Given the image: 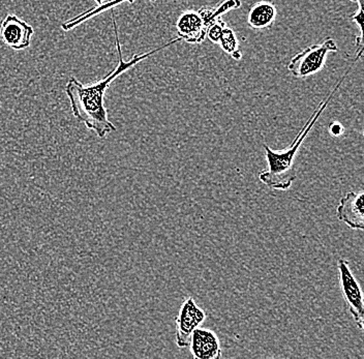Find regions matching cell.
Instances as JSON below:
<instances>
[{"instance_id": "11", "label": "cell", "mask_w": 364, "mask_h": 359, "mask_svg": "<svg viewBox=\"0 0 364 359\" xmlns=\"http://www.w3.org/2000/svg\"><path fill=\"white\" fill-rule=\"evenodd\" d=\"M97 2V6L95 8L90 9L87 12L81 14V15L77 16L74 19L68 20V22L61 25L63 31H72L75 27L78 25L83 23V22L87 21L90 18L95 17V16L100 15V14L105 12V11L109 10V9L115 8V6H119L124 1H129V4H134L135 0H95Z\"/></svg>"}, {"instance_id": "16", "label": "cell", "mask_w": 364, "mask_h": 359, "mask_svg": "<svg viewBox=\"0 0 364 359\" xmlns=\"http://www.w3.org/2000/svg\"><path fill=\"white\" fill-rule=\"evenodd\" d=\"M329 131L332 135L338 137V136H341L343 133V127L341 126L340 122H334L333 124H330Z\"/></svg>"}, {"instance_id": "8", "label": "cell", "mask_w": 364, "mask_h": 359, "mask_svg": "<svg viewBox=\"0 0 364 359\" xmlns=\"http://www.w3.org/2000/svg\"><path fill=\"white\" fill-rule=\"evenodd\" d=\"M191 352L196 359H220L222 347L218 336L210 329L198 327L191 340Z\"/></svg>"}, {"instance_id": "9", "label": "cell", "mask_w": 364, "mask_h": 359, "mask_svg": "<svg viewBox=\"0 0 364 359\" xmlns=\"http://www.w3.org/2000/svg\"><path fill=\"white\" fill-rule=\"evenodd\" d=\"M177 35L191 44H201L206 38L207 26L199 12L186 11L176 22Z\"/></svg>"}, {"instance_id": "3", "label": "cell", "mask_w": 364, "mask_h": 359, "mask_svg": "<svg viewBox=\"0 0 364 359\" xmlns=\"http://www.w3.org/2000/svg\"><path fill=\"white\" fill-rule=\"evenodd\" d=\"M338 45L333 38H327L318 45H311L291 59L288 70L295 78L304 79L317 74L324 67L330 52L338 51Z\"/></svg>"}, {"instance_id": "10", "label": "cell", "mask_w": 364, "mask_h": 359, "mask_svg": "<svg viewBox=\"0 0 364 359\" xmlns=\"http://www.w3.org/2000/svg\"><path fill=\"white\" fill-rule=\"evenodd\" d=\"M277 11L269 1H259L252 4L247 14V23L254 29L270 28L277 19Z\"/></svg>"}, {"instance_id": "14", "label": "cell", "mask_w": 364, "mask_h": 359, "mask_svg": "<svg viewBox=\"0 0 364 359\" xmlns=\"http://www.w3.org/2000/svg\"><path fill=\"white\" fill-rule=\"evenodd\" d=\"M352 1L356 2L358 6V11L356 13L353 14L350 19L352 20L354 23L358 26L359 33L360 35L356 38V60L359 58H363V46H364V33H363V1L364 0H352Z\"/></svg>"}, {"instance_id": "6", "label": "cell", "mask_w": 364, "mask_h": 359, "mask_svg": "<svg viewBox=\"0 0 364 359\" xmlns=\"http://www.w3.org/2000/svg\"><path fill=\"white\" fill-rule=\"evenodd\" d=\"M33 33L31 25L11 14L2 20L0 25V38L2 43L17 51L31 46Z\"/></svg>"}, {"instance_id": "2", "label": "cell", "mask_w": 364, "mask_h": 359, "mask_svg": "<svg viewBox=\"0 0 364 359\" xmlns=\"http://www.w3.org/2000/svg\"><path fill=\"white\" fill-rule=\"evenodd\" d=\"M347 75L348 72L341 77V81L336 84V87L330 93L326 101L321 102L317 110L307 120L306 124L299 132L290 147L284 149V151H272L268 145L264 144V151H265L266 159H267L268 170H263L259 173V178L264 185L277 191H287L292 186L296 178H297L295 159L300 147H301L302 142L306 139L313 127L315 126L318 117L328 106L330 100L332 99L334 93L338 92Z\"/></svg>"}, {"instance_id": "4", "label": "cell", "mask_w": 364, "mask_h": 359, "mask_svg": "<svg viewBox=\"0 0 364 359\" xmlns=\"http://www.w3.org/2000/svg\"><path fill=\"white\" fill-rule=\"evenodd\" d=\"M338 274H340V283L341 292L348 311L354 318L355 323L361 331L363 329L364 306L363 294L357 279L353 274L349 262L345 259L338 261Z\"/></svg>"}, {"instance_id": "7", "label": "cell", "mask_w": 364, "mask_h": 359, "mask_svg": "<svg viewBox=\"0 0 364 359\" xmlns=\"http://www.w3.org/2000/svg\"><path fill=\"white\" fill-rule=\"evenodd\" d=\"M338 220L354 230L364 228V193H347L336 208Z\"/></svg>"}, {"instance_id": "1", "label": "cell", "mask_w": 364, "mask_h": 359, "mask_svg": "<svg viewBox=\"0 0 364 359\" xmlns=\"http://www.w3.org/2000/svg\"><path fill=\"white\" fill-rule=\"evenodd\" d=\"M112 19L118 55L117 67L110 74L107 75L104 79L95 82V83L90 84V85H84L76 78H70L65 88V92L67 93L68 100H70V107H72L73 115L77 118L78 122L85 124L86 128L95 132L100 138L106 137L108 134L116 131L115 126L109 119L108 112H107L106 107H105V95H106L107 90H108L111 83L118 76L135 67L141 61L181 41V38L170 41L169 43L163 45V46L151 50L147 53L141 54V55L136 54V55L133 56V58L125 61L122 58L117 23H116L114 16H112Z\"/></svg>"}, {"instance_id": "5", "label": "cell", "mask_w": 364, "mask_h": 359, "mask_svg": "<svg viewBox=\"0 0 364 359\" xmlns=\"http://www.w3.org/2000/svg\"><path fill=\"white\" fill-rule=\"evenodd\" d=\"M206 320V314L196 304L193 297H188L182 302L181 310L175 319V340L177 346H190L195 329L201 326Z\"/></svg>"}, {"instance_id": "13", "label": "cell", "mask_w": 364, "mask_h": 359, "mask_svg": "<svg viewBox=\"0 0 364 359\" xmlns=\"http://www.w3.org/2000/svg\"><path fill=\"white\" fill-rule=\"evenodd\" d=\"M218 44L220 48L232 56L235 60H240L242 58L241 54L240 48H239V43L237 36L234 33L233 29L230 28L229 26H225L220 33V38H218Z\"/></svg>"}, {"instance_id": "12", "label": "cell", "mask_w": 364, "mask_h": 359, "mask_svg": "<svg viewBox=\"0 0 364 359\" xmlns=\"http://www.w3.org/2000/svg\"><path fill=\"white\" fill-rule=\"evenodd\" d=\"M241 6L240 0H224L222 4L216 6L215 8H208L204 6L201 10L198 11L202 19H203L205 25L208 28L209 25L215 22V20L220 19L225 13L229 11L238 9Z\"/></svg>"}, {"instance_id": "15", "label": "cell", "mask_w": 364, "mask_h": 359, "mask_svg": "<svg viewBox=\"0 0 364 359\" xmlns=\"http://www.w3.org/2000/svg\"><path fill=\"white\" fill-rule=\"evenodd\" d=\"M226 25L227 24L223 21L222 18L215 20V22L209 25L206 33V36L208 38V40L210 41V42L215 43V44H218L220 33H222L223 29L225 28Z\"/></svg>"}, {"instance_id": "17", "label": "cell", "mask_w": 364, "mask_h": 359, "mask_svg": "<svg viewBox=\"0 0 364 359\" xmlns=\"http://www.w3.org/2000/svg\"><path fill=\"white\" fill-rule=\"evenodd\" d=\"M150 1L154 2L156 1V0H150Z\"/></svg>"}]
</instances>
